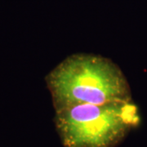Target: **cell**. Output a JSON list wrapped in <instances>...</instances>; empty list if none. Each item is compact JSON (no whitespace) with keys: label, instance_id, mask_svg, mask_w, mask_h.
<instances>
[{"label":"cell","instance_id":"cell-1","mask_svg":"<svg viewBox=\"0 0 147 147\" xmlns=\"http://www.w3.org/2000/svg\"><path fill=\"white\" fill-rule=\"evenodd\" d=\"M45 81L55 110L78 104L131 100L130 86L121 69L100 55H70L47 74Z\"/></svg>","mask_w":147,"mask_h":147},{"label":"cell","instance_id":"cell-2","mask_svg":"<svg viewBox=\"0 0 147 147\" xmlns=\"http://www.w3.org/2000/svg\"><path fill=\"white\" fill-rule=\"evenodd\" d=\"M65 147H115L140 122L132 100L104 105L78 104L55 110Z\"/></svg>","mask_w":147,"mask_h":147}]
</instances>
